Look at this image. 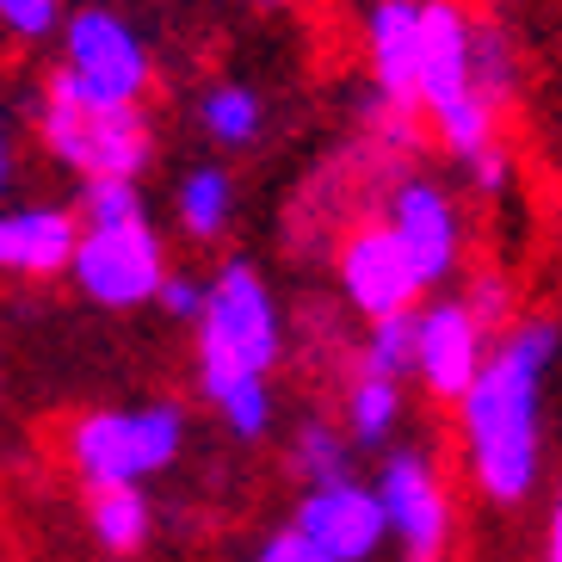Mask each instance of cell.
Returning a JSON list of instances; mask_svg holds the SVG:
<instances>
[{"label":"cell","instance_id":"cell-13","mask_svg":"<svg viewBox=\"0 0 562 562\" xmlns=\"http://www.w3.org/2000/svg\"><path fill=\"white\" fill-rule=\"evenodd\" d=\"M420 19H427V0H371L364 7V75L390 117L420 112Z\"/></svg>","mask_w":562,"mask_h":562},{"label":"cell","instance_id":"cell-11","mask_svg":"<svg viewBox=\"0 0 562 562\" xmlns=\"http://www.w3.org/2000/svg\"><path fill=\"white\" fill-rule=\"evenodd\" d=\"M291 526L310 531L322 550H334L340 562H371L390 538V513L378 501V482H359V476H340V482H315L297 495V513Z\"/></svg>","mask_w":562,"mask_h":562},{"label":"cell","instance_id":"cell-15","mask_svg":"<svg viewBox=\"0 0 562 562\" xmlns=\"http://www.w3.org/2000/svg\"><path fill=\"white\" fill-rule=\"evenodd\" d=\"M87 531L105 557H136L155 538V507L143 488H93L87 495Z\"/></svg>","mask_w":562,"mask_h":562},{"label":"cell","instance_id":"cell-17","mask_svg":"<svg viewBox=\"0 0 562 562\" xmlns=\"http://www.w3.org/2000/svg\"><path fill=\"white\" fill-rule=\"evenodd\" d=\"M173 216L192 241H216V235L235 223V173L229 167H192L180 186H173Z\"/></svg>","mask_w":562,"mask_h":562},{"label":"cell","instance_id":"cell-10","mask_svg":"<svg viewBox=\"0 0 562 562\" xmlns=\"http://www.w3.org/2000/svg\"><path fill=\"white\" fill-rule=\"evenodd\" d=\"M383 223H390V235L402 241V254L414 260V272H420L427 291L458 279L463 216H458V199H451L432 173H402V180L383 192Z\"/></svg>","mask_w":562,"mask_h":562},{"label":"cell","instance_id":"cell-5","mask_svg":"<svg viewBox=\"0 0 562 562\" xmlns=\"http://www.w3.org/2000/svg\"><path fill=\"white\" fill-rule=\"evenodd\" d=\"M155 56L149 37L136 32L117 7H81L63 25V56L50 68V93L87 105V112H131L149 100Z\"/></svg>","mask_w":562,"mask_h":562},{"label":"cell","instance_id":"cell-8","mask_svg":"<svg viewBox=\"0 0 562 562\" xmlns=\"http://www.w3.org/2000/svg\"><path fill=\"white\" fill-rule=\"evenodd\" d=\"M378 501L390 513V538L402 544V557H427L446 562L451 531H458V501H451L446 470L427 458V451H383L378 470Z\"/></svg>","mask_w":562,"mask_h":562},{"label":"cell","instance_id":"cell-2","mask_svg":"<svg viewBox=\"0 0 562 562\" xmlns=\"http://www.w3.org/2000/svg\"><path fill=\"white\" fill-rule=\"evenodd\" d=\"M284 359V310L260 266L229 260L211 272V303L199 322V396H223L235 383H272Z\"/></svg>","mask_w":562,"mask_h":562},{"label":"cell","instance_id":"cell-16","mask_svg":"<svg viewBox=\"0 0 562 562\" xmlns=\"http://www.w3.org/2000/svg\"><path fill=\"white\" fill-rule=\"evenodd\" d=\"M396 420H402V383L378 378V371H352L347 396H340V427H347L352 446L383 451L390 432H396Z\"/></svg>","mask_w":562,"mask_h":562},{"label":"cell","instance_id":"cell-29","mask_svg":"<svg viewBox=\"0 0 562 562\" xmlns=\"http://www.w3.org/2000/svg\"><path fill=\"white\" fill-rule=\"evenodd\" d=\"M408 562H427V557H408Z\"/></svg>","mask_w":562,"mask_h":562},{"label":"cell","instance_id":"cell-28","mask_svg":"<svg viewBox=\"0 0 562 562\" xmlns=\"http://www.w3.org/2000/svg\"><path fill=\"white\" fill-rule=\"evenodd\" d=\"M248 7H260V13H272V7H284V0H248Z\"/></svg>","mask_w":562,"mask_h":562},{"label":"cell","instance_id":"cell-25","mask_svg":"<svg viewBox=\"0 0 562 562\" xmlns=\"http://www.w3.org/2000/svg\"><path fill=\"white\" fill-rule=\"evenodd\" d=\"M204 303H211V279L173 272V279L161 284V310L173 315V322H192V328H199V322H204Z\"/></svg>","mask_w":562,"mask_h":562},{"label":"cell","instance_id":"cell-24","mask_svg":"<svg viewBox=\"0 0 562 562\" xmlns=\"http://www.w3.org/2000/svg\"><path fill=\"white\" fill-rule=\"evenodd\" d=\"M0 25L19 44H44V37H56L68 25V7L63 0H0Z\"/></svg>","mask_w":562,"mask_h":562},{"label":"cell","instance_id":"cell-3","mask_svg":"<svg viewBox=\"0 0 562 562\" xmlns=\"http://www.w3.org/2000/svg\"><path fill=\"white\" fill-rule=\"evenodd\" d=\"M420 112L432 117V136L476 167L501 149V112L476 93V13L463 0H427L420 19Z\"/></svg>","mask_w":562,"mask_h":562},{"label":"cell","instance_id":"cell-23","mask_svg":"<svg viewBox=\"0 0 562 562\" xmlns=\"http://www.w3.org/2000/svg\"><path fill=\"white\" fill-rule=\"evenodd\" d=\"M463 303H470V315H476L482 328L495 334H507V328H519L526 315H519V297H513V279L507 272H476V279L463 284Z\"/></svg>","mask_w":562,"mask_h":562},{"label":"cell","instance_id":"cell-7","mask_svg":"<svg viewBox=\"0 0 562 562\" xmlns=\"http://www.w3.org/2000/svg\"><path fill=\"white\" fill-rule=\"evenodd\" d=\"M68 279L81 284L87 303L100 310H143V303H161V284L173 279L167 266V241L149 216L136 223H105V229H87L81 260Z\"/></svg>","mask_w":562,"mask_h":562},{"label":"cell","instance_id":"cell-9","mask_svg":"<svg viewBox=\"0 0 562 562\" xmlns=\"http://www.w3.org/2000/svg\"><path fill=\"white\" fill-rule=\"evenodd\" d=\"M334 279H340V297L364 315V322H390V315H414L427 284L414 272V260L402 254V241L390 235L383 216L371 223H352L340 235V254H334Z\"/></svg>","mask_w":562,"mask_h":562},{"label":"cell","instance_id":"cell-20","mask_svg":"<svg viewBox=\"0 0 562 562\" xmlns=\"http://www.w3.org/2000/svg\"><path fill=\"white\" fill-rule=\"evenodd\" d=\"M420 364V310L414 315H390V322H371L364 328V352L359 371H378V378H414Z\"/></svg>","mask_w":562,"mask_h":562},{"label":"cell","instance_id":"cell-27","mask_svg":"<svg viewBox=\"0 0 562 562\" xmlns=\"http://www.w3.org/2000/svg\"><path fill=\"white\" fill-rule=\"evenodd\" d=\"M544 562H562V488L544 507Z\"/></svg>","mask_w":562,"mask_h":562},{"label":"cell","instance_id":"cell-26","mask_svg":"<svg viewBox=\"0 0 562 562\" xmlns=\"http://www.w3.org/2000/svg\"><path fill=\"white\" fill-rule=\"evenodd\" d=\"M254 562H340L334 550H322L310 538V531H297V526H279L272 538H266L260 550H254Z\"/></svg>","mask_w":562,"mask_h":562},{"label":"cell","instance_id":"cell-22","mask_svg":"<svg viewBox=\"0 0 562 562\" xmlns=\"http://www.w3.org/2000/svg\"><path fill=\"white\" fill-rule=\"evenodd\" d=\"M75 211H81L87 229H105V223H136V216H149V204H143V186L136 180H87Z\"/></svg>","mask_w":562,"mask_h":562},{"label":"cell","instance_id":"cell-14","mask_svg":"<svg viewBox=\"0 0 562 562\" xmlns=\"http://www.w3.org/2000/svg\"><path fill=\"white\" fill-rule=\"evenodd\" d=\"M81 241H87V223L68 204H13V211L0 216V266L19 272V279L75 272Z\"/></svg>","mask_w":562,"mask_h":562},{"label":"cell","instance_id":"cell-19","mask_svg":"<svg viewBox=\"0 0 562 562\" xmlns=\"http://www.w3.org/2000/svg\"><path fill=\"white\" fill-rule=\"evenodd\" d=\"M291 470L303 476V488L352 476V439H347V427H340V420H303V427L291 432Z\"/></svg>","mask_w":562,"mask_h":562},{"label":"cell","instance_id":"cell-21","mask_svg":"<svg viewBox=\"0 0 562 562\" xmlns=\"http://www.w3.org/2000/svg\"><path fill=\"white\" fill-rule=\"evenodd\" d=\"M513 87H519V50H513V37L501 32L495 19H476V93L488 105H507Z\"/></svg>","mask_w":562,"mask_h":562},{"label":"cell","instance_id":"cell-4","mask_svg":"<svg viewBox=\"0 0 562 562\" xmlns=\"http://www.w3.org/2000/svg\"><path fill=\"white\" fill-rule=\"evenodd\" d=\"M186 451L180 402H124V408H87L68 427V470L93 488H143Z\"/></svg>","mask_w":562,"mask_h":562},{"label":"cell","instance_id":"cell-6","mask_svg":"<svg viewBox=\"0 0 562 562\" xmlns=\"http://www.w3.org/2000/svg\"><path fill=\"white\" fill-rule=\"evenodd\" d=\"M37 143L56 167L87 180H143V167L155 161V124L143 105L131 112H87V105L63 100V93H37Z\"/></svg>","mask_w":562,"mask_h":562},{"label":"cell","instance_id":"cell-18","mask_svg":"<svg viewBox=\"0 0 562 562\" xmlns=\"http://www.w3.org/2000/svg\"><path fill=\"white\" fill-rule=\"evenodd\" d=\"M199 131L211 136L216 149H254L266 131V100L248 81H216L204 87L199 100Z\"/></svg>","mask_w":562,"mask_h":562},{"label":"cell","instance_id":"cell-1","mask_svg":"<svg viewBox=\"0 0 562 562\" xmlns=\"http://www.w3.org/2000/svg\"><path fill=\"white\" fill-rule=\"evenodd\" d=\"M557 359L562 322L557 315H526L519 328L495 340L482 378L458 402L463 470L476 482V495L495 501V507L531 501V488L544 476V390Z\"/></svg>","mask_w":562,"mask_h":562},{"label":"cell","instance_id":"cell-12","mask_svg":"<svg viewBox=\"0 0 562 562\" xmlns=\"http://www.w3.org/2000/svg\"><path fill=\"white\" fill-rule=\"evenodd\" d=\"M488 352H495V334L470 315L463 297L420 303V364H414V378H420L427 396H439V402L458 408V402L470 396V383L482 378Z\"/></svg>","mask_w":562,"mask_h":562}]
</instances>
